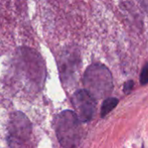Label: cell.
<instances>
[{
    "label": "cell",
    "mask_w": 148,
    "mask_h": 148,
    "mask_svg": "<svg viewBox=\"0 0 148 148\" xmlns=\"http://www.w3.org/2000/svg\"><path fill=\"white\" fill-rule=\"evenodd\" d=\"M71 101L75 113L81 122H88L92 120L95 111V99L85 89H80L74 93Z\"/></svg>",
    "instance_id": "obj_3"
},
{
    "label": "cell",
    "mask_w": 148,
    "mask_h": 148,
    "mask_svg": "<svg viewBox=\"0 0 148 148\" xmlns=\"http://www.w3.org/2000/svg\"><path fill=\"white\" fill-rule=\"evenodd\" d=\"M83 84L85 90L95 100L108 97L114 88L111 72L101 63H94L86 69Z\"/></svg>",
    "instance_id": "obj_1"
},
{
    "label": "cell",
    "mask_w": 148,
    "mask_h": 148,
    "mask_svg": "<svg viewBox=\"0 0 148 148\" xmlns=\"http://www.w3.org/2000/svg\"><path fill=\"white\" fill-rule=\"evenodd\" d=\"M82 122L76 114L70 110L60 113L56 118V134L64 148H76L82 139Z\"/></svg>",
    "instance_id": "obj_2"
},
{
    "label": "cell",
    "mask_w": 148,
    "mask_h": 148,
    "mask_svg": "<svg viewBox=\"0 0 148 148\" xmlns=\"http://www.w3.org/2000/svg\"><path fill=\"white\" fill-rule=\"evenodd\" d=\"M9 141L12 140L13 144L21 143L27 140L31 134V124L28 118L20 112L14 113L9 123Z\"/></svg>",
    "instance_id": "obj_5"
},
{
    "label": "cell",
    "mask_w": 148,
    "mask_h": 148,
    "mask_svg": "<svg viewBox=\"0 0 148 148\" xmlns=\"http://www.w3.org/2000/svg\"><path fill=\"white\" fill-rule=\"evenodd\" d=\"M134 81L130 80V81H127L125 84H124V88H123V91L126 95H128L132 92L133 90V88H134Z\"/></svg>",
    "instance_id": "obj_8"
},
{
    "label": "cell",
    "mask_w": 148,
    "mask_h": 148,
    "mask_svg": "<svg viewBox=\"0 0 148 148\" xmlns=\"http://www.w3.org/2000/svg\"><path fill=\"white\" fill-rule=\"evenodd\" d=\"M59 71L62 80L65 84L72 83L78 71L80 64V56L75 49H68L64 50L59 60Z\"/></svg>",
    "instance_id": "obj_4"
},
{
    "label": "cell",
    "mask_w": 148,
    "mask_h": 148,
    "mask_svg": "<svg viewBox=\"0 0 148 148\" xmlns=\"http://www.w3.org/2000/svg\"><path fill=\"white\" fill-rule=\"evenodd\" d=\"M118 103H119V100L114 97H108L106 100H104L102 106H101V117L104 118L107 114H108L113 109L116 108Z\"/></svg>",
    "instance_id": "obj_6"
},
{
    "label": "cell",
    "mask_w": 148,
    "mask_h": 148,
    "mask_svg": "<svg viewBox=\"0 0 148 148\" xmlns=\"http://www.w3.org/2000/svg\"><path fill=\"white\" fill-rule=\"evenodd\" d=\"M140 81V83L142 85H145V84L148 83V63H146L142 69Z\"/></svg>",
    "instance_id": "obj_7"
}]
</instances>
